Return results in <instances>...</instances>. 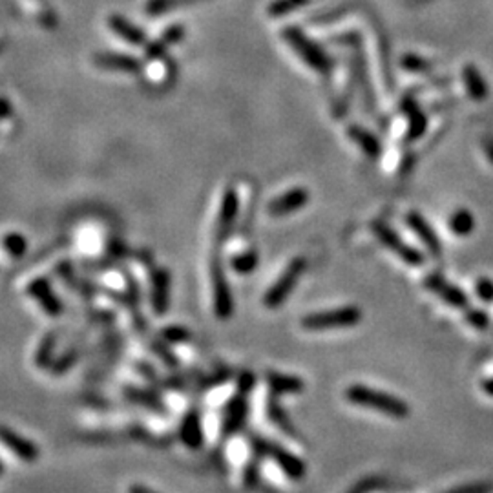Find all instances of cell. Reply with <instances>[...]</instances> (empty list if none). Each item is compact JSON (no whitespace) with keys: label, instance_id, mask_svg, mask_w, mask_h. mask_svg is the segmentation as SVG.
Returning <instances> with one entry per match:
<instances>
[{"label":"cell","instance_id":"15","mask_svg":"<svg viewBox=\"0 0 493 493\" xmlns=\"http://www.w3.org/2000/svg\"><path fill=\"white\" fill-rule=\"evenodd\" d=\"M407 225H410L411 230L419 236V240L422 241L424 247H426L433 256H440V254H442V243H440L439 236H437L433 227L424 220L419 212H410V214H407Z\"/></svg>","mask_w":493,"mask_h":493},{"label":"cell","instance_id":"16","mask_svg":"<svg viewBox=\"0 0 493 493\" xmlns=\"http://www.w3.org/2000/svg\"><path fill=\"white\" fill-rule=\"evenodd\" d=\"M238 208H240L238 194L233 188H228V190H225L223 198H221L220 215H218V240L220 241H223L227 238L228 230L233 228V223L238 215Z\"/></svg>","mask_w":493,"mask_h":493},{"label":"cell","instance_id":"8","mask_svg":"<svg viewBox=\"0 0 493 493\" xmlns=\"http://www.w3.org/2000/svg\"><path fill=\"white\" fill-rule=\"evenodd\" d=\"M424 285L427 290H431L433 295L439 296L446 305L453 307V309H466L469 303L468 296L460 287L453 285L452 282L440 276V274H430L426 280H424Z\"/></svg>","mask_w":493,"mask_h":493},{"label":"cell","instance_id":"18","mask_svg":"<svg viewBox=\"0 0 493 493\" xmlns=\"http://www.w3.org/2000/svg\"><path fill=\"white\" fill-rule=\"evenodd\" d=\"M267 386H269L270 395L276 397H283V395H300L305 390V382L300 377H293V375H282L270 371L265 377Z\"/></svg>","mask_w":493,"mask_h":493},{"label":"cell","instance_id":"22","mask_svg":"<svg viewBox=\"0 0 493 493\" xmlns=\"http://www.w3.org/2000/svg\"><path fill=\"white\" fill-rule=\"evenodd\" d=\"M462 79H464L466 91L473 101H484L488 97V84H486L481 71L475 68V64H466L464 71H462Z\"/></svg>","mask_w":493,"mask_h":493},{"label":"cell","instance_id":"3","mask_svg":"<svg viewBox=\"0 0 493 493\" xmlns=\"http://www.w3.org/2000/svg\"><path fill=\"white\" fill-rule=\"evenodd\" d=\"M362 309L357 305H342L327 311H318L305 315L302 318V327L305 331L322 332L332 331V329H347L355 327L362 322Z\"/></svg>","mask_w":493,"mask_h":493},{"label":"cell","instance_id":"19","mask_svg":"<svg viewBox=\"0 0 493 493\" xmlns=\"http://www.w3.org/2000/svg\"><path fill=\"white\" fill-rule=\"evenodd\" d=\"M108 26H110V29H112L117 37L126 41L128 44L143 46L146 42L145 31L141 28H137L136 24H132L128 19L121 17V15H112V17L108 19Z\"/></svg>","mask_w":493,"mask_h":493},{"label":"cell","instance_id":"26","mask_svg":"<svg viewBox=\"0 0 493 493\" xmlns=\"http://www.w3.org/2000/svg\"><path fill=\"white\" fill-rule=\"evenodd\" d=\"M473 228H475V218L466 208H459L449 218V230L457 236H468L473 233Z\"/></svg>","mask_w":493,"mask_h":493},{"label":"cell","instance_id":"30","mask_svg":"<svg viewBox=\"0 0 493 493\" xmlns=\"http://www.w3.org/2000/svg\"><path fill=\"white\" fill-rule=\"evenodd\" d=\"M161 338L168 345L187 344V342L192 340V332L185 325H166L161 331Z\"/></svg>","mask_w":493,"mask_h":493},{"label":"cell","instance_id":"27","mask_svg":"<svg viewBox=\"0 0 493 493\" xmlns=\"http://www.w3.org/2000/svg\"><path fill=\"white\" fill-rule=\"evenodd\" d=\"M258 263H260V258H258L256 250H245V253L233 256V260H230V269L236 274L247 276V274H253L254 270H256Z\"/></svg>","mask_w":493,"mask_h":493},{"label":"cell","instance_id":"37","mask_svg":"<svg viewBox=\"0 0 493 493\" xmlns=\"http://www.w3.org/2000/svg\"><path fill=\"white\" fill-rule=\"evenodd\" d=\"M475 293L484 303H492L493 302V280H489V278L477 280Z\"/></svg>","mask_w":493,"mask_h":493},{"label":"cell","instance_id":"44","mask_svg":"<svg viewBox=\"0 0 493 493\" xmlns=\"http://www.w3.org/2000/svg\"><path fill=\"white\" fill-rule=\"evenodd\" d=\"M4 473V466H2V462H0V475Z\"/></svg>","mask_w":493,"mask_h":493},{"label":"cell","instance_id":"11","mask_svg":"<svg viewBox=\"0 0 493 493\" xmlns=\"http://www.w3.org/2000/svg\"><path fill=\"white\" fill-rule=\"evenodd\" d=\"M150 283H152V289H150L152 311L156 312V316H163L171 305V273L166 269H156L152 273Z\"/></svg>","mask_w":493,"mask_h":493},{"label":"cell","instance_id":"9","mask_svg":"<svg viewBox=\"0 0 493 493\" xmlns=\"http://www.w3.org/2000/svg\"><path fill=\"white\" fill-rule=\"evenodd\" d=\"M249 417V402L247 395H234L223 407V420H221V431L223 437H233L243 430L245 422Z\"/></svg>","mask_w":493,"mask_h":493},{"label":"cell","instance_id":"32","mask_svg":"<svg viewBox=\"0 0 493 493\" xmlns=\"http://www.w3.org/2000/svg\"><path fill=\"white\" fill-rule=\"evenodd\" d=\"M2 245H4V249L8 250V254L11 258H22L26 254V250H28V241L19 233L6 234L4 240H2Z\"/></svg>","mask_w":493,"mask_h":493},{"label":"cell","instance_id":"2","mask_svg":"<svg viewBox=\"0 0 493 493\" xmlns=\"http://www.w3.org/2000/svg\"><path fill=\"white\" fill-rule=\"evenodd\" d=\"M249 440L254 457H258V459H273L278 464V468L289 477L290 481H302L303 477H305V462L298 455L282 448V446H278L273 440L263 439V437L253 435Z\"/></svg>","mask_w":493,"mask_h":493},{"label":"cell","instance_id":"43","mask_svg":"<svg viewBox=\"0 0 493 493\" xmlns=\"http://www.w3.org/2000/svg\"><path fill=\"white\" fill-rule=\"evenodd\" d=\"M482 391H484L488 397L493 398V377L492 378H486V380H482Z\"/></svg>","mask_w":493,"mask_h":493},{"label":"cell","instance_id":"21","mask_svg":"<svg viewBox=\"0 0 493 493\" xmlns=\"http://www.w3.org/2000/svg\"><path fill=\"white\" fill-rule=\"evenodd\" d=\"M404 112H406L407 121H410V128H407V141H415L420 136H424L427 128V117L420 110V106L413 99H406L402 104Z\"/></svg>","mask_w":493,"mask_h":493},{"label":"cell","instance_id":"40","mask_svg":"<svg viewBox=\"0 0 493 493\" xmlns=\"http://www.w3.org/2000/svg\"><path fill=\"white\" fill-rule=\"evenodd\" d=\"M380 479H377V477H369V479H364V481L358 482L357 486H352L349 493H371L375 492V489L380 488Z\"/></svg>","mask_w":493,"mask_h":493},{"label":"cell","instance_id":"6","mask_svg":"<svg viewBox=\"0 0 493 493\" xmlns=\"http://www.w3.org/2000/svg\"><path fill=\"white\" fill-rule=\"evenodd\" d=\"M371 230H373V234L377 236V240L380 241L386 249H390L391 253L397 254L404 263H407V265L411 267H419L424 263L422 253H420L419 249L411 247V245H407L402 238L395 233L390 225L382 223V221H375V223L371 225Z\"/></svg>","mask_w":493,"mask_h":493},{"label":"cell","instance_id":"10","mask_svg":"<svg viewBox=\"0 0 493 493\" xmlns=\"http://www.w3.org/2000/svg\"><path fill=\"white\" fill-rule=\"evenodd\" d=\"M0 442L4 444L9 452L15 453L19 459L29 462V464L35 462L41 455V449H39V446L34 440L26 439V437H22L21 433H17V431L8 426H0Z\"/></svg>","mask_w":493,"mask_h":493},{"label":"cell","instance_id":"4","mask_svg":"<svg viewBox=\"0 0 493 493\" xmlns=\"http://www.w3.org/2000/svg\"><path fill=\"white\" fill-rule=\"evenodd\" d=\"M283 39L296 51V55H300V59H302L307 66L312 68L315 71H320V73H329L331 71V57L316 42H312L311 39L307 37L302 29L287 28L283 31Z\"/></svg>","mask_w":493,"mask_h":493},{"label":"cell","instance_id":"14","mask_svg":"<svg viewBox=\"0 0 493 493\" xmlns=\"http://www.w3.org/2000/svg\"><path fill=\"white\" fill-rule=\"evenodd\" d=\"M309 201V192L305 188H293V190L285 192V194L274 198L269 203V214L274 218H282V215H289L293 212L303 208Z\"/></svg>","mask_w":493,"mask_h":493},{"label":"cell","instance_id":"31","mask_svg":"<svg viewBox=\"0 0 493 493\" xmlns=\"http://www.w3.org/2000/svg\"><path fill=\"white\" fill-rule=\"evenodd\" d=\"M309 0H273L267 8L270 17H285L289 13L303 8Z\"/></svg>","mask_w":493,"mask_h":493},{"label":"cell","instance_id":"25","mask_svg":"<svg viewBox=\"0 0 493 493\" xmlns=\"http://www.w3.org/2000/svg\"><path fill=\"white\" fill-rule=\"evenodd\" d=\"M183 35H185V28H183V26H171V28L166 29L165 34L158 39V41L152 42V44L148 46L146 55H148L150 59L159 57V55L165 54L171 46L178 44L179 41H183Z\"/></svg>","mask_w":493,"mask_h":493},{"label":"cell","instance_id":"35","mask_svg":"<svg viewBox=\"0 0 493 493\" xmlns=\"http://www.w3.org/2000/svg\"><path fill=\"white\" fill-rule=\"evenodd\" d=\"M402 68L407 71H413V73H422V71L430 70V63H426L419 55L410 54L402 57Z\"/></svg>","mask_w":493,"mask_h":493},{"label":"cell","instance_id":"12","mask_svg":"<svg viewBox=\"0 0 493 493\" xmlns=\"http://www.w3.org/2000/svg\"><path fill=\"white\" fill-rule=\"evenodd\" d=\"M28 295L41 305L42 311L48 316H59L63 312V302L57 298V295L51 289L50 282L44 278H39L28 285Z\"/></svg>","mask_w":493,"mask_h":493},{"label":"cell","instance_id":"1","mask_svg":"<svg viewBox=\"0 0 493 493\" xmlns=\"http://www.w3.org/2000/svg\"><path fill=\"white\" fill-rule=\"evenodd\" d=\"M345 398L352 406L364 407V410H373L378 413H384L391 419L404 420L410 415V406L406 400L400 397L386 393V391L373 390V387L364 386V384H352L345 390Z\"/></svg>","mask_w":493,"mask_h":493},{"label":"cell","instance_id":"41","mask_svg":"<svg viewBox=\"0 0 493 493\" xmlns=\"http://www.w3.org/2000/svg\"><path fill=\"white\" fill-rule=\"evenodd\" d=\"M128 493H158L156 489L148 488V486H143V484H132L128 488Z\"/></svg>","mask_w":493,"mask_h":493},{"label":"cell","instance_id":"20","mask_svg":"<svg viewBox=\"0 0 493 493\" xmlns=\"http://www.w3.org/2000/svg\"><path fill=\"white\" fill-rule=\"evenodd\" d=\"M265 411H267V419H269L274 426L278 427L280 431H283L285 435H289V437L298 435V433H296L295 424H293V420L289 419V413H287L285 407L278 402V397H276V395H270Z\"/></svg>","mask_w":493,"mask_h":493},{"label":"cell","instance_id":"5","mask_svg":"<svg viewBox=\"0 0 493 493\" xmlns=\"http://www.w3.org/2000/svg\"><path fill=\"white\" fill-rule=\"evenodd\" d=\"M305 260L303 258H295L290 261L289 265L285 267L282 274L278 276V280L269 287L265 295H263V305L267 309H278L283 303L287 302V298L290 296V293L296 289L300 278L303 276V270H305Z\"/></svg>","mask_w":493,"mask_h":493},{"label":"cell","instance_id":"36","mask_svg":"<svg viewBox=\"0 0 493 493\" xmlns=\"http://www.w3.org/2000/svg\"><path fill=\"white\" fill-rule=\"evenodd\" d=\"M260 460L261 459H258V457H253V460L245 468L243 482L247 488H254L258 484V481H260Z\"/></svg>","mask_w":493,"mask_h":493},{"label":"cell","instance_id":"33","mask_svg":"<svg viewBox=\"0 0 493 493\" xmlns=\"http://www.w3.org/2000/svg\"><path fill=\"white\" fill-rule=\"evenodd\" d=\"M464 318L477 331H486L489 327V316L482 309H469V311H466Z\"/></svg>","mask_w":493,"mask_h":493},{"label":"cell","instance_id":"29","mask_svg":"<svg viewBox=\"0 0 493 493\" xmlns=\"http://www.w3.org/2000/svg\"><path fill=\"white\" fill-rule=\"evenodd\" d=\"M194 2H199V0H148L146 2V13L148 15H163V13H171L174 9L181 8V6H188L194 4Z\"/></svg>","mask_w":493,"mask_h":493},{"label":"cell","instance_id":"28","mask_svg":"<svg viewBox=\"0 0 493 493\" xmlns=\"http://www.w3.org/2000/svg\"><path fill=\"white\" fill-rule=\"evenodd\" d=\"M55 345H57V332H50L42 338L41 345H39L37 352H35V364L39 367H48V365L54 364V351Z\"/></svg>","mask_w":493,"mask_h":493},{"label":"cell","instance_id":"39","mask_svg":"<svg viewBox=\"0 0 493 493\" xmlns=\"http://www.w3.org/2000/svg\"><path fill=\"white\" fill-rule=\"evenodd\" d=\"M446 493H493V488L489 484H486V482H473V484L453 488Z\"/></svg>","mask_w":493,"mask_h":493},{"label":"cell","instance_id":"17","mask_svg":"<svg viewBox=\"0 0 493 493\" xmlns=\"http://www.w3.org/2000/svg\"><path fill=\"white\" fill-rule=\"evenodd\" d=\"M93 63H96L97 68H103V70L125 71V73H136V71L141 70V63L137 59L130 57V55L108 54V51L93 55Z\"/></svg>","mask_w":493,"mask_h":493},{"label":"cell","instance_id":"23","mask_svg":"<svg viewBox=\"0 0 493 493\" xmlns=\"http://www.w3.org/2000/svg\"><path fill=\"white\" fill-rule=\"evenodd\" d=\"M347 133H349V137H351L352 141L360 146V150L365 153V156H367V158L377 159L378 156H380L382 146L373 133L367 132V130H364V128H360V126H349Z\"/></svg>","mask_w":493,"mask_h":493},{"label":"cell","instance_id":"7","mask_svg":"<svg viewBox=\"0 0 493 493\" xmlns=\"http://www.w3.org/2000/svg\"><path fill=\"white\" fill-rule=\"evenodd\" d=\"M210 282L215 316H218V320H228L234 312V300L233 290H230V285H228V280L223 270V263L220 261V258L212 260Z\"/></svg>","mask_w":493,"mask_h":493},{"label":"cell","instance_id":"24","mask_svg":"<svg viewBox=\"0 0 493 493\" xmlns=\"http://www.w3.org/2000/svg\"><path fill=\"white\" fill-rule=\"evenodd\" d=\"M125 397L128 398L132 404L143 406L150 411H156V413H163V411H165V406H163L161 398H159L156 393H152L150 390H141V387L128 386L125 390Z\"/></svg>","mask_w":493,"mask_h":493},{"label":"cell","instance_id":"34","mask_svg":"<svg viewBox=\"0 0 493 493\" xmlns=\"http://www.w3.org/2000/svg\"><path fill=\"white\" fill-rule=\"evenodd\" d=\"M77 360H79V351L71 349V351L64 352L63 357L59 358L57 362H54V364H51V367H54V373L55 375L66 373L68 369H71V365H73Z\"/></svg>","mask_w":493,"mask_h":493},{"label":"cell","instance_id":"42","mask_svg":"<svg viewBox=\"0 0 493 493\" xmlns=\"http://www.w3.org/2000/svg\"><path fill=\"white\" fill-rule=\"evenodd\" d=\"M484 150H486V156H488L489 163L493 165V137H488V139H484Z\"/></svg>","mask_w":493,"mask_h":493},{"label":"cell","instance_id":"38","mask_svg":"<svg viewBox=\"0 0 493 493\" xmlns=\"http://www.w3.org/2000/svg\"><path fill=\"white\" fill-rule=\"evenodd\" d=\"M254 384H256V377L249 371H243V373L238 375V393L249 395L254 390Z\"/></svg>","mask_w":493,"mask_h":493},{"label":"cell","instance_id":"13","mask_svg":"<svg viewBox=\"0 0 493 493\" xmlns=\"http://www.w3.org/2000/svg\"><path fill=\"white\" fill-rule=\"evenodd\" d=\"M179 440L183 446L188 449H201L205 442L203 426H201V415L198 410H190L185 417H183L181 424H179Z\"/></svg>","mask_w":493,"mask_h":493}]
</instances>
